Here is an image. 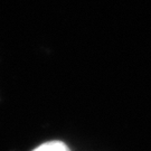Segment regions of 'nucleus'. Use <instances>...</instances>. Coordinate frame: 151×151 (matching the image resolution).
Masks as SVG:
<instances>
[{
    "label": "nucleus",
    "instance_id": "nucleus-1",
    "mask_svg": "<svg viewBox=\"0 0 151 151\" xmlns=\"http://www.w3.org/2000/svg\"><path fill=\"white\" fill-rule=\"evenodd\" d=\"M32 151H70V148L60 141H48L37 147Z\"/></svg>",
    "mask_w": 151,
    "mask_h": 151
}]
</instances>
